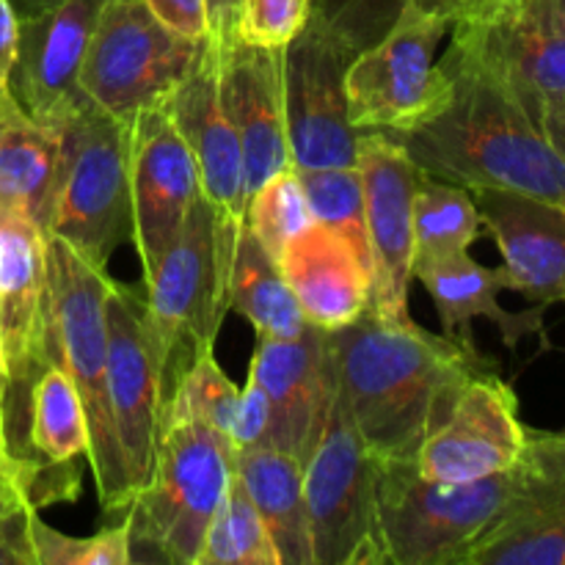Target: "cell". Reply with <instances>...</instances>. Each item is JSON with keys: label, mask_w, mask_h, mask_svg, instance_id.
I'll use <instances>...</instances> for the list:
<instances>
[{"label": "cell", "mask_w": 565, "mask_h": 565, "mask_svg": "<svg viewBox=\"0 0 565 565\" xmlns=\"http://www.w3.org/2000/svg\"><path fill=\"white\" fill-rule=\"evenodd\" d=\"M0 351L11 386L44 367V230L0 207Z\"/></svg>", "instance_id": "obj_22"}, {"label": "cell", "mask_w": 565, "mask_h": 565, "mask_svg": "<svg viewBox=\"0 0 565 565\" xmlns=\"http://www.w3.org/2000/svg\"><path fill=\"white\" fill-rule=\"evenodd\" d=\"M527 434L516 392L489 367L463 384L450 414L423 441L414 467L428 480L472 483L516 467Z\"/></svg>", "instance_id": "obj_16"}, {"label": "cell", "mask_w": 565, "mask_h": 565, "mask_svg": "<svg viewBox=\"0 0 565 565\" xmlns=\"http://www.w3.org/2000/svg\"><path fill=\"white\" fill-rule=\"evenodd\" d=\"M0 436H6V412H0Z\"/></svg>", "instance_id": "obj_50"}, {"label": "cell", "mask_w": 565, "mask_h": 565, "mask_svg": "<svg viewBox=\"0 0 565 565\" xmlns=\"http://www.w3.org/2000/svg\"><path fill=\"white\" fill-rule=\"evenodd\" d=\"M441 6L450 11L445 61L494 77L539 121L563 103L565 31L552 0H450Z\"/></svg>", "instance_id": "obj_7"}, {"label": "cell", "mask_w": 565, "mask_h": 565, "mask_svg": "<svg viewBox=\"0 0 565 565\" xmlns=\"http://www.w3.org/2000/svg\"><path fill=\"white\" fill-rule=\"evenodd\" d=\"M42 467L17 456H0V516L20 502H33V486H36ZM36 505V502H33Z\"/></svg>", "instance_id": "obj_42"}, {"label": "cell", "mask_w": 565, "mask_h": 565, "mask_svg": "<svg viewBox=\"0 0 565 565\" xmlns=\"http://www.w3.org/2000/svg\"><path fill=\"white\" fill-rule=\"evenodd\" d=\"M132 563V533L130 522L105 527L88 535V552L83 565H130Z\"/></svg>", "instance_id": "obj_43"}, {"label": "cell", "mask_w": 565, "mask_h": 565, "mask_svg": "<svg viewBox=\"0 0 565 565\" xmlns=\"http://www.w3.org/2000/svg\"><path fill=\"white\" fill-rule=\"evenodd\" d=\"M39 508L20 502L0 516V565H39L33 546V516Z\"/></svg>", "instance_id": "obj_38"}, {"label": "cell", "mask_w": 565, "mask_h": 565, "mask_svg": "<svg viewBox=\"0 0 565 565\" xmlns=\"http://www.w3.org/2000/svg\"><path fill=\"white\" fill-rule=\"evenodd\" d=\"M326 340L353 423L379 463L414 461L463 384L494 367L475 342L384 323L370 309L345 329L326 331Z\"/></svg>", "instance_id": "obj_1"}, {"label": "cell", "mask_w": 565, "mask_h": 565, "mask_svg": "<svg viewBox=\"0 0 565 565\" xmlns=\"http://www.w3.org/2000/svg\"><path fill=\"white\" fill-rule=\"evenodd\" d=\"M414 279L434 298V307L441 320V334L472 342V320L489 318L500 329L508 351H516L519 340L530 334H539L546 345L544 303H535L524 312H508L497 301L500 290H508L502 265L489 268V265L475 263L469 252H463L445 259V263L417 268Z\"/></svg>", "instance_id": "obj_24"}, {"label": "cell", "mask_w": 565, "mask_h": 565, "mask_svg": "<svg viewBox=\"0 0 565 565\" xmlns=\"http://www.w3.org/2000/svg\"><path fill=\"white\" fill-rule=\"evenodd\" d=\"M154 20L163 22L177 36L204 42L210 39L207 0H143Z\"/></svg>", "instance_id": "obj_39"}, {"label": "cell", "mask_w": 565, "mask_h": 565, "mask_svg": "<svg viewBox=\"0 0 565 565\" xmlns=\"http://www.w3.org/2000/svg\"><path fill=\"white\" fill-rule=\"evenodd\" d=\"M279 268L296 296L303 320L320 331H340L370 309L373 279L351 243L331 226L315 221L292 237Z\"/></svg>", "instance_id": "obj_23"}, {"label": "cell", "mask_w": 565, "mask_h": 565, "mask_svg": "<svg viewBox=\"0 0 565 565\" xmlns=\"http://www.w3.org/2000/svg\"><path fill=\"white\" fill-rule=\"evenodd\" d=\"M544 132L552 141V147L557 149V154L565 160V105H555L544 114Z\"/></svg>", "instance_id": "obj_46"}, {"label": "cell", "mask_w": 565, "mask_h": 565, "mask_svg": "<svg viewBox=\"0 0 565 565\" xmlns=\"http://www.w3.org/2000/svg\"><path fill=\"white\" fill-rule=\"evenodd\" d=\"M480 215L467 188L423 177L414 196V263L412 276L425 265L445 263L478 243Z\"/></svg>", "instance_id": "obj_29"}, {"label": "cell", "mask_w": 565, "mask_h": 565, "mask_svg": "<svg viewBox=\"0 0 565 565\" xmlns=\"http://www.w3.org/2000/svg\"><path fill=\"white\" fill-rule=\"evenodd\" d=\"M166 108L196 160L202 196L215 213L221 259L232 270L243 221H246V169H243L237 132L221 105L218 53H215L213 39L204 42L196 66L177 86Z\"/></svg>", "instance_id": "obj_17"}, {"label": "cell", "mask_w": 565, "mask_h": 565, "mask_svg": "<svg viewBox=\"0 0 565 565\" xmlns=\"http://www.w3.org/2000/svg\"><path fill=\"white\" fill-rule=\"evenodd\" d=\"M248 370L268 397V445L303 463L323 430L337 390V364L326 331L307 326L292 340L257 337Z\"/></svg>", "instance_id": "obj_20"}, {"label": "cell", "mask_w": 565, "mask_h": 565, "mask_svg": "<svg viewBox=\"0 0 565 565\" xmlns=\"http://www.w3.org/2000/svg\"><path fill=\"white\" fill-rule=\"evenodd\" d=\"M61 154L50 191L44 235H55L108 265L130 241L127 125L83 99L58 125Z\"/></svg>", "instance_id": "obj_6"}, {"label": "cell", "mask_w": 565, "mask_h": 565, "mask_svg": "<svg viewBox=\"0 0 565 565\" xmlns=\"http://www.w3.org/2000/svg\"><path fill=\"white\" fill-rule=\"evenodd\" d=\"M436 3H450V0H436Z\"/></svg>", "instance_id": "obj_51"}, {"label": "cell", "mask_w": 565, "mask_h": 565, "mask_svg": "<svg viewBox=\"0 0 565 565\" xmlns=\"http://www.w3.org/2000/svg\"><path fill=\"white\" fill-rule=\"evenodd\" d=\"M232 270L221 259L215 213L204 196L193 202L180 235L143 276V309L166 367V401L177 379L213 351L230 312Z\"/></svg>", "instance_id": "obj_8"}, {"label": "cell", "mask_w": 565, "mask_h": 565, "mask_svg": "<svg viewBox=\"0 0 565 565\" xmlns=\"http://www.w3.org/2000/svg\"><path fill=\"white\" fill-rule=\"evenodd\" d=\"M241 406V390L221 370L215 351L202 353L177 379L163 406L160 428L169 423H202L230 439Z\"/></svg>", "instance_id": "obj_32"}, {"label": "cell", "mask_w": 565, "mask_h": 565, "mask_svg": "<svg viewBox=\"0 0 565 565\" xmlns=\"http://www.w3.org/2000/svg\"><path fill=\"white\" fill-rule=\"evenodd\" d=\"M527 445L541 461H546L552 469L565 475V434H539V430H530Z\"/></svg>", "instance_id": "obj_45"}, {"label": "cell", "mask_w": 565, "mask_h": 565, "mask_svg": "<svg viewBox=\"0 0 565 565\" xmlns=\"http://www.w3.org/2000/svg\"><path fill=\"white\" fill-rule=\"evenodd\" d=\"M552 11H555L557 25H561L565 31V0H552Z\"/></svg>", "instance_id": "obj_48"}, {"label": "cell", "mask_w": 565, "mask_h": 565, "mask_svg": "<svg viewBox=\"0 0 565 565\" xmlns=\"http://www.w3.org/2000/svg\"><path fill=\"white\" fill-rule=\"evenodd\" d=\"M379 461L364 445L337 375L334 401L303 461L312 565H384L375 524Z\"/></svg>", "instance_id": "obj_10"}, {"label": "cell", "mask_w": 565, "mask_h": 565, "mask_svg": "<svg viewBox=\"0 0 565 565\" xmlns=\"http://www.w3.org/2000/svg\"><path fill=\"white\" fill-rule=\"evenodd\" d=\"M9 386H11L9 370H6L3 353H0V412H3V401H6V392H9Z\"/></svg>", "instance_id": "obj_47"}, {"label": "cell", "mask_w": 565, "mask_h": 565, "mask_svg": "<svg viewBox=\"0 0 565 565\" xmlns=\"http://www.w3.org/2000/svg\"><path fill=\"white\" fill-rule=\"evenodd\" d=\"M241 6L243 0H207L210 39H213V42H226V39L235 36Z\"/></svg>", "instance_id": "obj_44"}, {"label": "cell", "mask_w": 565, "mask_h": 565, "mask_svg": "<svg viewBox=\"0 0 565 565\" xmlns=\"http://www.w3.org/2000/svg\"><path fill=\"white\" fill-rule=\"evenodd\" d=\"M232 472L263 516L281 565H312L303 463L274 445H252L232 456Z\"/></svg>", "instance_id": "obj_26"}, {"label": "cell", "mask_w": 565, "mask_h": 565, "mask_svg": "<svg viewBox=\"0 0 565 565\" xmlns=\"http://www.w3.org/2000/svg\"><path fill=\"white\" fill-rule=\"evenodd\" d=\"M105 3L108 0H44L20 17L11 88L20 108L39 125L58 127L86 99L77 77Z\"/></svg>", "instance_id": "obj_18"}, {"label": "cell", "mask_w": 565, "mask_h": 565, "mask_svg": "<svg viewBox=\"0 0 565 565\" xmlns=\"http://www.w3.org/2000/svg\"><path fill=\"white\" fill-rule=\"evenodd\" d=\"M127 182L130 241L147 276L177 241L193 202L202 196L196 160L166 105L141 110L127 121Z\"/></svg>", "instance_id": "obj_15"}, {"label": "cell", "mask_w": 565, "mask_h": 565, "mask_svg": "<svg viewBox=\"0 0 565 565\" xmlns=\"http://www.w3.org/2000/svg\"><path fill=\"white\" fill-rule=\"evenodd\" d=\"M527 489L469 550L463 565H565V475L524 450Z\"/></svg>", "instance_id": "obj_25"}, {"label": "cell", "mask_w": 565, "mask_h": 565, "mask_svg": "<svg viewBox=\"0 0 565 565\" xmlns=\"http://www.w3.org/2000/svg\"><path fill=\"white\" fill-rule=\"evenodd\" d=\"M312 224V207H309V199L303 193L296 169L279 171L257 193H252L246 204V221H243V226L263 243V248L276 263H279L287 243Z\"/></svg>", "instance_id": "obj_34"}, {"label": "cell", "mask_w": 565, "mask_h": 565, "mask_svg": "<svg viewBox=\"0 0 565 565\" xmlns=\"http://www.w3.org/2000/svg\"><path fill=\"white\" fill-rule=\"evenodd\" d=\"M31 445L47 463L88 458V419L81 392L61 367L39 370L31 390Z\"/></svg>", "instance_id": "obj_30"}, {"label": "cell", "mask_w": 565, "mask_h": 565, "mask_svg": "<svg viewBox=\"0 0 565 565\" xmlns=\"http://www.w3.org/2000/svg\"><path fill=\"white\" fill-rule=\"evenodd\" d=\"M450 33V11L436 0H412L397 25L351 58L345 94L359 132H403L445 108L450 77L436 47Z\"/></svg>", "instance_id": "obj_9"}, {"label": "cell", "mask_w": 565, "mask_h": 565, "mask_svg": "<svg viewBox=\"0 0 565 565\" xmlns=\"http://www.w3.org/2000/svg\"><path fill=\"white\" fill-rule=\"evenodd\" d=\"M9 441H6V436H0V456H9Z\"/></svg>", "instance_id": "obj_49"}, {"label": "cell", "mask_w": 565, "mask_h": 565, "mask_svg": "<svg viewBox=\"0 0 565 565\" xmlns=\"http://www.w3.org/2000/svg\"><path fill=\"white\" fill-rule=\"evenodd\" d=\"M309 207L318 224L331 226L340 232L351 248L356 252L359 263L373 279V257H370L367 218H364V193L362 177L356 166H337V169H296Z\"/></svg>", "instance_id": "obj_33"}, {"label": "cell", "mask_w": 565, "mask_h": 565, "mask_svg": "<svg viewBox=\"0 0 565 565\" xmlns=\"http://www.w3.org/2000/svg\"><path fill=\"white\" fill-rule=\"evenodd\" d=\"M33 546H36L39 565H83L88 552V539H72V535L58 533L33 516Z\"/></svg>", "instance_id": "obj_41"}, {"label": "cell", "mask_w": 565, "mask_h": 565, "mask_svg": "<svg viewBox=\"0 0 565 565\" xmlns=\"http://www.w3.org/2000/svg\"><path fill=\"white\" fill-rule=\"evenodd\" d=\"M58 127L39 125L20 105L0 114V207L28 215L44 230L58 171Z\"/></svg>", "instance_id": "obj_27"}, {"label": "cell", "mask_w": 565, "mask_h": 565, "mask_svg": "<svg viewBox=\"0 0 565 565\" xmlns=\"http://www.w3.org/2000/svg\"><path fill=\"white\" fill-rule=\"evenodd\" d=\"M312 0H243L235 36L257 47L285 50L307 25Z\"/></svg>", "instance_id": "obj_36"}, {"label": "cell", "mask_w": 565, "mask_h": 565, "mask_svg": "<svg viewBox=\"0 0 565 565\" xmlns=\"http://www.w3.org/2000/svg\"><path fill=\"white\" fill-rule=\"evenodd\" d=\"M480 224L502 254L508 290L535 303H563L565 296V204L505 188L469 191Z\"/></svg>", "instance_id": "obj_21"}, {"label": "cell", "mask_w": 565, "mask_h": 565, "mask_svg": "<svg viewBox=\"0 0 565 565\" xmlns=\"http://www.w3.org/2000/svg\"><path fill=\"white\" fill-rule=\"evenodd\" d=\"M530 463L472 483L428 480L414 461L379 463L375 524L384 565H463L469 550L511 511Z\"/></svg>", "instance_id": "obj_4"}, {"label": "cell", "mask_w": 565, "mask_h": 565, "mask_svg": "<svg viewBox=\"0 0 565 565\" xmlns=\"http://www.w3.org/2000/svg\"><path fill=\"white\" fill-rule=\"evenodd\" d=\"M351 55L309 14L285 47V116L292 169L356 166L359 136L348 110Z\"/></svg>", "instance_id": "obj_14"}, {"label": "cell", "mask_w": 565, "mask_h": 565, "mask_svg": "<svg viewBox=\"0 0 565 565\" xmlns=\"http://www.w3.org/2000/svg\"><path fill=\"white\" fill-rule=\"evenodd\" d=\"M108 265L44 235V367H61L81 392L99 502L108 513H127L132 491L108 397Z\"/></svg>", "instance_id": "obj_3"}, {"label": "cell", "mask_w": 565, "mask_h": 565, "mask_svg": "<svg viewBox=\"0 0 565 565\" xmlns=\"http://www.w3.org/2000/svg\"><path fill=\"white\" fill-rule=\"evenodd\" d=\"M268 425H270V408L265 390L259 386L254 370H248L246 386L241 390V406H237L235 428H232L230 445L232 450H243L252 445H268Z\"/></svg>", "instance_id": "obj_37"}, {"label": "cell", "mask_w": 565, "mask_h": 565, "mask_svg": "<svg viewBox=\"0 0 565 565\" xmlns=\"http://www.w3.org/2000/svg\"><path fill=\"white\" fill-rule=\"evenodd\" d=\"M561 105H565V99H563V103H561Z\"/></svg>", "instance_id": "obj_52"}, {"label": "cell", "mask_w": 565, "mask_h": 565, "mask_svg": "<svg viewBox=\"0 0 565 565\" xmlns=\"http://www.w3.org/2000/svg\"><path fill=\"white\" fill-rule=\"evenodd\" d=\"M218 53L221 105L235 127L246 169V196L292 169L285 116V50L257 47L237 36L213 42Z\"/></svg>", "instance_id": "obj_19"}, {"label": "cell", "mask_w": 565, "mask_h": 565, "mask_svg": "<svg viewBox=\"0 0 565 565\" xmlns=\"http://www.w3.org/2000/svg\"><path fill=\"white\" fill-rule=\"evenodd\" d=\"M356 169L362 177L373 287L370 315L392 326L414 323L408 287L414 263V196L425 171L386 132L359 136Z\"/></svg>", "instance_id": "obj_13"}, {"label": "cell", "mask_w": 565, "mask_h": 565, "mask_svg": "<svg viewBox=\"0 0 565 565\" xmlns=\"http://www.w3.org/2000/svg\"><path fill=\"white\" fill-rule=\"evenodd\" d=\"M199 565H281L274 539L235 472L204 535Z\"/></svg>", "instance_id": "obj_31"}, {"label": "cell", "mask_w": 565, "mask_h": 565, "mask_svg": "<svg viewBox=\"0 0 565 565\" xmlns=\"http://www.w3.org/2000/svg\"><path fill=\"white\" fill-rule=\"evenodd\" d=\"M17 50H20V14L14 9V0H0V114L20 105L11 88Z\"/></svg>", "instance_id": "obj_40"}, {"label": "cell", "mask_w": 565, "mask_h": 565, "mask_svg": "<svg viewBox=\"0 0 565 565\" xmlns=\"http://www.w3.org/2000/svg\"><path fill=\"white\" fill-rule=\"evenodd\" d=\"M563 303H565V296H563Z\"/></svg>", "instance_id": "obj_53"}, {"label": "cell", "mask_w": 565, "mask_h": 565, "mask_svg": "<svg viewBox=\"0 0 565 565\" xmlns=\"http://www.w3.org/2000/svg\"><path fill=\"white\" fill-rule=\"evenodd\" d=\"M439 66L450 77L445 108L390 138L436 180L467 191L505 188L565 204V160L541 121L494 77L445 58Z\"/></svg>", "instance_id": "obj_2"}, {"label": "cell", "mask_w": 565, "mask_h": 565, "mask_svg": "<svg viewBox=\"0 0 565 565\" xmlns=\"http://www.w3.org/2000/svg\"><path fill=\"white\" fill-rule=\"evenodd\" d=\"M412 0H312V17L351 58L379 44Z\"/></svg>", "instance_id": "obj_35"}, {"label": "cell", "mask_w": 565, "mask_h": 565, "mask_svg": "<svg viewBox=\"0 0 565 565\" xmlns=\"http://www.w3.org/2000/svg\"><path fill=\"white\" fill-rule=\"evenodd\" d=\"M232 456L230 439L207 425H163L152 478L127 508L132 550L163 563L199 565L204 535L230 486Z\"/></svg>", "instance_id": "obj_5"}, {"label": "cell", "mask_w": 565, "mask_h": 565, "mask_svg": "<svg viewBox=\"0 0 565 565\" xmlns=\"http://www.w3.org/2000/svg\"><path fill=\"white\" fill-rule=\"evenodd\" d=\"M204 42L177 36L154 20L143 0H108L77 86L88 103L127 125L141 110L169 105L196 66Z\"/></svg>", "instance_id": "obj_11"}, {"label": "cell", "mask_w": 565, "mask_h": 565, "mask_svg": "<svg viewBox=\"0 0 565 565\" xmlns=\"http://www.w3.org/2000/svg\"><path fill=\"white\" fill-rule=\"evenodd\" d=\"M0 353H3V351H0ZM3 362H6V359H3Z\"/></svg>", "instance_id": "obj_54"}, {"label": "cell", "mask_w": 565, "mask_h": 565, "mask_svg": "<svg viewBox=\"0 0 565 565\" xmlns=\"http://www.w3.org/2000/svg\"><path fill=\"white\" fill-rule=\"evenodd\" d=\"M230 309L254 326L257 337L292 340L307 331L296 296L281 274L279 263L263 248V243L243 226L237 241L235 265L230 281Z\"/></svg>", "instance_id": "obj_28"}, {"label": "cell", "mask_w": 565, "mask_h": 565, "mask_svg": "<svg viewBox=\"0 0 565 565\" xmlns=\"http://www.w3.org/2000/svg\"><path fill=\"white\" fill-rule=\"evenodd\" d=\"M108 397L125 456L132 500L147 489L158 452L166 406V367L149 326L143 296L110 279L108 301Z\"/></svg>", "instance_id": "obj_12"}]
</instances>
